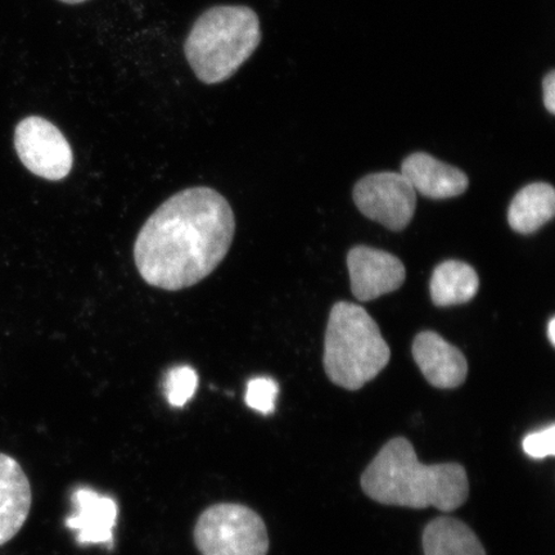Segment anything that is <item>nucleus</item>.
<instances>
[{"label":"nucleus","instance_id":"obj_4","mask_svg":"<svg viewBox=\"0 0 555 555\" xmlns=\"http://www.w3.org/2000/svg\"><path fill=\"white\" fill-rule=\"evenodd\" d=\"M390 358V347L364 308L345 301L332 308L323 360L332 384L357 391L376 378Z\"/></svg>","mask_w":555,"mask_h":555},{"label":"nucleus","instance_id":"obj_13","mask_svg":"<svg viewBox=\"0 0 555 555\" xmlns=\"http://www.w3.org/2000/svg\"><path fill=\"white\" fill-rule=\"evenodd\" d=\"M555 214V192L551 184L532 183L512 199L508 223L519 234H532L551 221Z\"/></svg>","mask_w":555,"mask_h":555},{"label":"nucleus","instance_id":"obj_20","mask_svg":"<svg viewBox=\"0 0 555 555\" xmlns=\"http://www.w3.org/2000/svg\"><path fill=\"white\" fill-rule=\"evenodd\" d=\"M547 336H550V341L552 345H555V319L552 318L550 325H547Z\"/></svg>","mask_w":555,"mask_h":555},{"label":"nucleus","instance_id":"obj_16","mask_svg":"<svg viewBox=\"0 0 555 555\" xmlns=\"http://www.w3.org/2000/svg\"><path fill=\"white\" fill-rule=\"evenodd\" d=\"M197 387V373L189 365L172 367L165 379L166 398L176 408L184 406L194 397Z\"/></svg>","mask_w":555,"mask_h":555},{"label":"nucleus","instance_id":"obj_6","mask_svg":"<svg viewBox=\"0 0 555 555\" xmlns=\"http://www.w3.org/2000/svg\"><path fill=\"white\" fill-rule=\"evenodd\" d=\"M352 197L364 217L392 232L404 231L414 217L416 192L398 172H376L360 179Z\"/></svg>","mask_w":555,"mask_h":555},{"label":"nucleus","instance_id":"obj_19","mask_svg":"<svg viewBox=\"0 0 555 555\" xmlns=\"http://www.w3.org/2000/svg\"><path fill=\"white\" fill-rule=\"evenodd\" d=\"M543 102L551 115L555 114V72L552 69L543 79Z\"/></svg>","mask_w":555,"mask_h":555},{"label":"nucleus","instance_id":"obj_8","mask_svg":"<svg viewBox=\"0 0 555 555\" xmlns=\"http://www.w3.org/2000/svg\"><path fill=\"white\" fill-rule=\"evenodd\" d=\"M347 268L352 294L363 302L395 293L406 278L404 263L397 256L366 246L350 249Z\"/></svg>","mask_w":555,"mask_h":555},{"label":"nucleus","instance_id":"obj_2","mask_svg":"<svg viewBox=\"0 0 555 555\" xmlns=\"http://www.w3.org/2000/svg\"><path fill=\"white\" fill-rule=\"evenodd\" d=\"M360 482L372 501L413 509L435 506L441 512H453L469 495L467 472L461 464L425 466L404 437L388 441L379 450Z\"/></svg>","mask_w":555,"mask_h":555},{"label":"nucleus","instance_id":"obj_1","mask_svg":"<svg viewBox=\"0 0 555 555\" xmlns=\"http://www.w3.org/2000/svg\"><path fill=\"white\" fill-rule=\"evenodd\" d=\"M234 233L232 207L219 192L194 186L173 194L138 234V272L152 287H192L224 260Z\"/></svg>","mask_w":555,"mask_h":555},{"label":"nucleus","instance_id":"obj_9","mask_svg":"<svg viewBox=\"0 0 555 555\" xmlns=\"http://www.w3.org/2000/svg\"><path fill=\"white\" fill-rule=\"evenodd\" d=\"M413 357L423 376L436 388H456L468 374L466 357L439 333L426 331L414 338Z\"/></svg>","mask_w":555,"mask_h":555},{"label":"nucleus","instance_id":"obj_7","mask_svg":"<svg viewBox=\"0 0 555 555\" xmlns=\"http://www.w3.org/2000/svg\"><path fill=\"white\" fill-rule=\"evenodd\" d=\"M15 149L21 163L34 176L57 182L73 169L72 145L62 131L43 117H26L17 125Z\"/></svg>","mask_w":555,"mask_h":555},{"label":"nucleus","instance_id":"obj_12","mask_svg":"<svg viewBox=\"0 0 555 555\" xmlns=\"http://www.w3.org/2000/svg\"><path fill=\"white\" fill-rule=\"evenodd\" d=\"M31 486L17 461L0 453V546L17 535L31 509Z\"/></svg>","mask_w":555,"mask_h":555},{"label":"nucleus","instance_id":"obj_15","mask_svg":"<svg viewBox=\"0 0 555 555\" xmlns=\"http://www.w3.org/2000/svg\"><path fill=\"white\" fill-rule=\"evenodd\" d=\"M426 555H486L481 541L462 520L440 517L423 532Z\"/></svg>","mask_w":555,"mask_h":555},{"label":"nucleus","instance_id":"obj_10","mask_svg":"<svg viewBox=\"0 0 555 555\" xmlns=\"http://www.w3.org/2000/svg\"><path fill=\"white\" fill-rule=\"evenodd\" d=\"M74 513L66 518V527L76 531L80 545L114 544L117 504L113 498L102 496L89 488H79L73 494Z\"/></svg>","mask_w":555,"mask_h":555},{"label":"nucleus","instance_id":"obj_14","mask_svg":"<svg viewBox=\"0 0 555 555\" xmlns=\"http://www.w3.org/2000/svg\"><path fill=\"white\" fill-rule=\"evenodd\" d=\"M480 287V278L468 263L448 260L437 266L429 283L433 302L447 308L472 300Z\"/></svg>","mask_w":555,"mask_h":555},{"label":"nucleus","instance_id":"obj_3","mask_svg":"<svg viewBox=\"0 0 555 555\" xmlns=\"http://www.w3.org/2000/svg\"><path fill=\"white\" fill-rule=\"evenodd\" d=\"M260 40V21L255 11L243 5H219L194 23L184 52L201 81L219 85L238 72Z\"/></svg>","mask_w":555,"mask_h":555},{"label":"nucleus","instance_id":"obj_21","mask_svg":"<svg viewBox=\"0 0 555 555\" xmlns=\"http://www.w3.org/2000/svg\"><path fill=\"white\" fill-rule=\"evenodd\" d=\"M61 2L66 4H79L87 2V0H61Z\"/></svg>","mask_w":555,"mask_h":555},{"label":"nucleus","instance_id":"obj_17","mask_svg":"<svg viewBox=\"0 0 555 555\" xmlns=\"http://www.w3.org/2000/svg\"><path fill=\"white\" fill-rule=\"evenodd\" d=\"M280 393L276 382L268 377H258L248 382L246 404L263 415L275 411V401Z\"/></svg>","mask_w":555,"mask_h":555},{"label":"nucleus","instance_id":"obj_5","mask_svg":"<svg viewBox=\"0 0 555 555\" xmlns=\"http://www.w3.org/2000/svg\"><path fill=\"white\" fill-rule=\"evenodd\" d=\"M194 543L203 555H268L266 522L246 505L210 506L194 527Z\"/></svg>","mask_w":555,"mask_h":555},{"label":"nucleus","instance_id":"obj_18","mask_svg":"<svg viewBox=\"0 0 555 555\" xmlns=\"http://www.w3.org/2000/svg\"><path fill=\"white\" fill-rule=\"evenodd\" d=\"M525 453L533 460H544V457L555 454V427L540 429V431L527 435L522 443Z\"/></svg>","mask_w":555,"mask_h":555},{"label":"nucleus","instance_id":"obj_11","mask_svg":"<svg viewBox=\"0 0 555 555\" xmlns=\"http://www.w3.org/2000/svg\"><path fill=\"white\" fill-rule=\"evenodd\" d=\"M401 176L408 179L415 192L431 199L461 196L469 185L466 172L425 152H415L401 164Z\"/></svg>","mask_w":555,"mask_h":555}]
</instances>
